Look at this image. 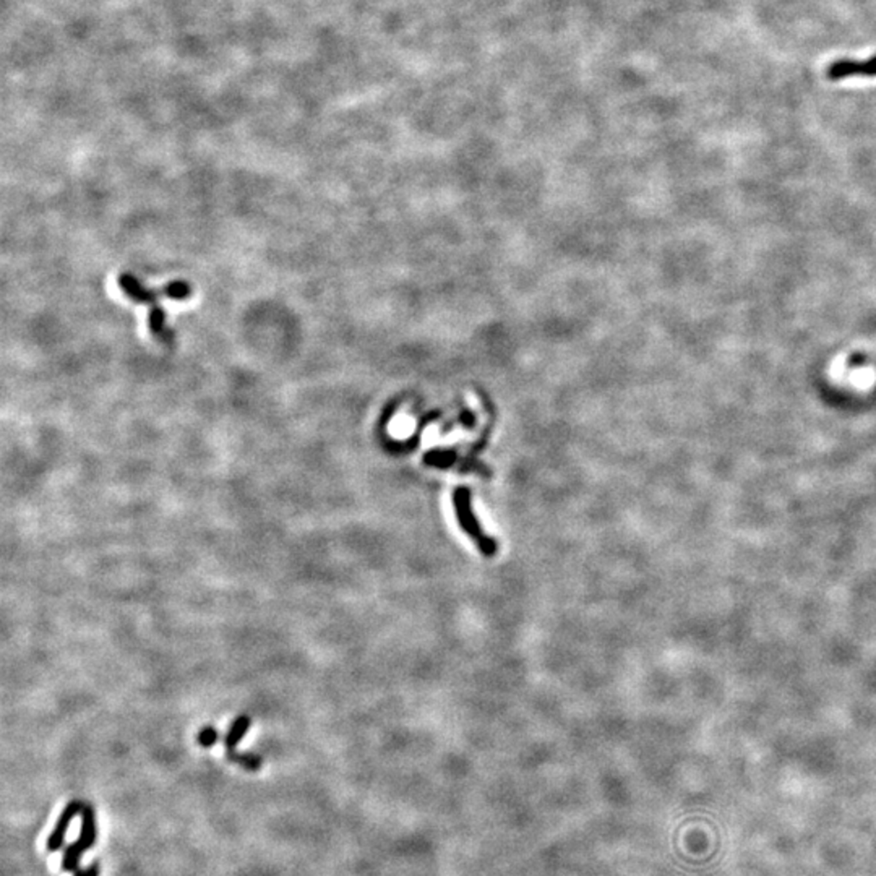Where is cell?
<instances>
[{
    "label": "cell",
    "instance_id": "1",
    "mask_svg": "<svg viewBox=\"0 0 876 876\" xmlns=\"http://www.w3.org/2000/svg\"><path fill=\"white\" fill-rule=\"evenodd\" d=\"M118 282H121L122 291H124L132 300H135V302L138 304L149 305V326H152L153 335L156 336L159 341H163V343H169L172 335L171 331L166 330V317H164L163 307L159 305V298H161V295H167V298L176 299V300L187 299L191 294V287L187 284V282L176 281V282H171V284H167L161 291H148L140 284L136 278H134L132 275H127V273L118 278Z\"/></svg>",
    "mask_w": 876,
    "mask_h": 876
},
{
    "label": "cell",
    "instance_id": "2",
    "mask_svg": "<svg viewBox=\"0 0 876 876\" xmlns=\"http://www.w3.org/2000/svg\"><path fill=\"white\" fill-rule=\"evenodd\" d=\"M453 506L461 529L471 537L479 552L486 556H494L497 550H499V544H497L494 537L487 536L481 523L477 521L471 505V492L464 489V487L456 489L453 492Z\"/></svg>",
    "mask_w": 876,
    "mask_h": 876
},
{
    "label": "cell",
    "instance_id": "3",
    "mask_svg": "<svg viewBox=\"0 0 876 876\" xmlns=\"http://www.w3.org/2000/svg\"><path fill=\"white\" fill-rule=\"evenodd\" d=\"M83 805L85 803L80 800H72L68 805H65V809L62 810L61 816H59L56 826H54L52 833L49 834L48 837V844H45V847H48L49 852H52L54 854V852H59L63 847L68 828H70L73 818H76V815L81 813Z\"/></svg>",
    "mask_w": 876,
    "mask_h": 876
},
{
    "label": "cell",
    "instance_id": "4",
    "mask_svg": "<svg viewBox=\"0 0 876 876\" xmlns=\"http://www.w3.org/2000/svg\"><path fill=\"white\" fill-rule=\"evenodd\" d=\"M851 75H865V76H876V56L868 59L865 62L857 61H837L829 65L828 79L829 80H842Z\"/></svg>",
    "mask_w": 876,
    "mask_h": 876
},
{
    "label": "cell",
    "instance_id": "5",
    "mask_svg": "<svg viewBox=\"0 0 876 876\" xmlns=\"http://www.w3.org/2000/svg\"><path fill=\"white\" fill-rule=\"evenodd\" d=\"M96 839H98V824H96L94 810L93 806L85 803L83 810H81L80 836L76 837V841L85 847V851H90V848L94 847Z\"/></svg>",
    "mask_w": 876,
    "mask_h": 876
},
{
    "label": "cell",
    "instance_id": "6",
    "mask_svg": "<svg viewBox=\"0 0 876 876\" xmlns=\"http://www.w3.org/2000/svg\"><path fill=\"white\" fill-rule=\"evenodd\" d=\"M250 725H252V719H250V716H247V714L239 716V718H237L234 722H232L229 732H227V736H226V740H225L227 755H231V753L236 751V748H237V745H239V742L242 740V738H244L245 733H247L249 730H250Z\"/></svg>",
    "mask_w": 876,
    "mask_h": 876
},
{
    "label": "cell",
    "instance_id": "7",
    "mask_svg": "<svg viewBox=\"0 0 876 876\" xmlns=\"http://www.w3.org/2000/svg\"><path fill=\"white\" fill-rule=\"evenodd\" d=\"M85 852V847L76 839L72 844H68L65 851H63L61 862V868L63 873H76L81 868V857H83Z\"/></svg>",
    "mask_w": 876,
    "mask_h": 876
},
{
    "label": "cell",
    "instance_id": "8",
    "mask_svg": "<svg viewBox=\"0 0 876 876\" xmlns=\"http://www.w3.org/2000/svg\"><path fill=\"white\" fill-rule=\"evenodd\" d=\"M227 756H229L231 761H237V763H240L244 768H247L250 771L258 769L260 764H262V758H258V756L255 755H237V753L234 751Z\"/></svg>",
    "mask_w": 876,
    "mask_h": 876
},
{
    "label": "cell",
    "instance_id": "9",
    "mask_svg": "<svg viewBox=\"0 0 876 876\" xmlns=\"http://www.w3.org/2000/svg\"><path fill=\"white\" fill-rule=\"evenodd\" d=\"M216 742H218V732L213 727H205L202 732L198 733V743L205 748L213 747Z\"/></svg>",
    "mask_w": 876,
    "mask_h": 876
},
{
    "label": "cell",
    "instance_id": "10",
    "mask_svg": "<svg viewBox=\"0 0 876 876\" xmlns=\"http://www.w3.org/2000/svg\"><path fill=\"white\" fill-rule=\"evenodd\" d=\"M99 873H101V866H99L98 862H93V864L85 866V868H80L76 873H73V876H99Z\"/></svg>",
    "mask_w": 876,
    "mask_h": 876
}]
</instances>
